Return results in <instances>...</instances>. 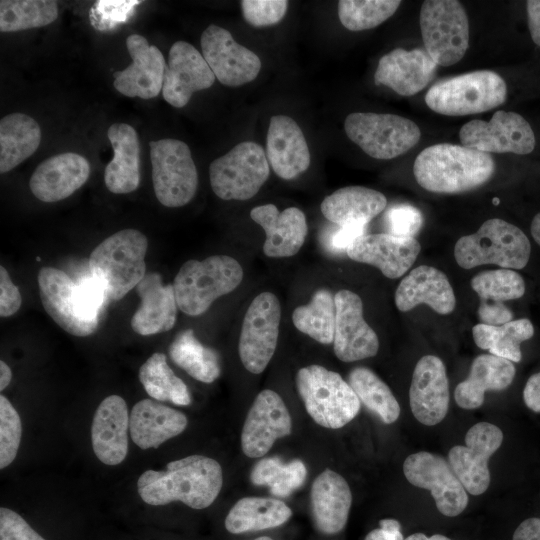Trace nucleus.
I'll return each instance as SVG.
<instances>
[{
	"instance_id": "nucleus-1",
	"label": "nucleus",
	"mask_w": 540,
	"mask_h": 540,
	"mask_svg": "<svg viewBox=\"0 0 540 540\" xmlns=\"http://www.w3.org/2000/svg\"><path fill=\"white\" fill-rule=\"evenodd\" d=\"M223 484L220 464L203 455L171 461L165 470H146L137 481L141 499L153 506L180 501L193 509L209 507Z\"/></svg>"
},
{
	"instance_id": "nucleus-2",
	"label": "nucleus",
	"mask_w": 540,
	"mask_h": 540,
	"mask_svg": "<svg viewBox=\"0 0 540 540\" xmlns=\"http://www.w3.org/2000/svg\"><path fill=\"white\" fill-rule=\"evenodd\" d=\"M37 282L42 305L59 327L78 337L95 332L107 298L92 277L76 284L63 270L43 267Z\"/></svg>"
},
{
	"instance_id": "nucleus-3",
	"label": "nucleus",
	"mask_w": 540,
	"mask_h": 540,
	"mask_svg": "<svg viewBox=\"0 0 540 540\" xmlns=\"http://www.w3.org/2000/svg\"><path fill=\"white\" fill-rule=\"evenodd\" d=\"M417 183L434 193H461L486 183L495 172L490 154L442 143L422 150L413 165Z\"/></svg>"
},
{
	"instance_id": "nucleus-4",
	"label": "nucleus",
	"mask_w": 540,
	"mask_h": 540,
	"mask_svg": "<svg viewBox=\"0 0 540 540\" xmlns=\"http://www.w3.org/2000/svg\"><path fill=\"white\" fill-rule=\"evenodd\" d=\"M147 248V237L136 229L120 230L95 247L89 268L107 299H122L145 277Z\"/></svg>"
},
{
	"instance_id": "nucleus-5",
	"label": "nucleus",
	"mask_w": 540,
	"mask_h": 540,
	"mask_svg": "<svg viewBox=\"0 0 540 540\" xmlns=\"http://www.w3.org/2000/svg\"><path fill=\"white\" fill-rule=\"evenodd\" d=\"M243 275L240 263L227 255L186 261L172 284L178 309L189 316L203 314L217 298L236 289Z\"/></svg>"
},
{
	"instance_id": "nucleus-6",
	"label": "nucleus",
	"mask_w": 540,
	"mask_h": 540,
	"mask_svg": "<svg viewBox=\"0 0 540 540\" xmlns=\"http://www.w3.org/2000/svg\"><path fill=\"white\" fill-rule=\"evenodd\" d=\"M531 245L517 226L498 218L486 220L473 234L462 236L454 257L463 269L495 264L504 269H522L530 258Z\"/></svg>"
},
{
	"instance_id": "nucleus-7",
	"label": "nucleus",
	"mask_w": 540,
	"mask_h": 540,
	"mask_svg": "<svg viewBox=\"0 0 540 540\" xmlns=\"http://www.w3.org/2000/svg\"><path fill=\"white\" fill-rule=\"evenodd\" d=\"M296 386L307 413L322 427L339 429L360 411V400L349 383L321 365L299 369Z\"/></svg>"
},
{
	"instance_id": "nucleus-8",
	"label": "nucleus",
	"mask_w": 540,
	"mask_h": 540,
	"mask_svg": "<svg viewBox=\"0 0 540 540\" xmlns=\"http://www.w3.org/2000/svg\"><path fill=\"white\" fill-rule=\"evenodd\" d=\"M507 86L491 70H477L434 84L425 95L427 106L442 115L482 113L505 102Z\"/></svg>"
},
{
	"instance_id": "nucleus-9",
	"label": "nucleus",
	"mask_w": 540,
	"mask_h": 540,
	"mask_svg": "<svg viewBox=\"0 0 540 540\" xmlns=\"http://www.w3.org/2000/svg\"><path fill=\"white\" fill-rule=\"evenodd\" d=\"M424 49L440 66L460 61L469 45V22L456 0H426L420 10Z\"/></svg>"
},
{
	"instance_id": "nucleus-10",
	"label": "nucleus",
	"mask_w": 540,
	"mask_h": 540,
	"mask_svg": "<svg viewBox=\"0 0 540 540\" xmlns=\"http://www.w3.org/2000/svg\"><path fill=\"white\" fill-rule=\"evenodd\" d=\"M270 175L264 149L245 141L215 159L209 167L213 192L223 200L244 201L255 196Z\"/></svg>"
},
{
	"instance_id": "nucleus-11",
	"label": "nucleus",
	"mask_w": 540,
	"mask_h": 540,
	"mask_svg": "<svg viewBox=\"0 0 540 540\" xmlns=\"http://www.w3.org/2000/svg\"><path fill=\"white\" fill-rule=\"evenodd\" d=\"M149 146L158 201L170 208L188 204L198 187V173L188 145L177 139H161L151 141Z\"/></svg>"
},
{
	"instance_id": "nucleus-12",
	"label": "nucleus",
	"mask_w": 540,
	"mask_h": 540,
	"mask_svg": "<svg viewBox=\"0 0 540 540\" xmlns=\"http://www.w3.org/2000/svg\"><path fill=\"white\" fill-rule=\"evenodd\" d=\"M348 138L375 159H392L414 147L419 127L411 120L393 114L351 113L344 122Z\"/></svg>"
},
{
	"instance_id": "nucleus-13",
	"label": "nucleus",
	"mask_w": 540,
	"mask_h": 540,
	"mask_svg": "<svg viewBox=\"0 0 540 540\" xmlns=\"http://www.w3.org/2000/svg\"><path fill=\"white\" fill-rule=\"evenodd\" d=\"M280 319V302L273 293L262 292L250 303L238 344L241 362L250 373H262L273 357Z\"/></svg>"
},
{
	"instance_id": "nucleus-14",
	"label": "nucleus",
	"mask_w": 540,
	"mask_h": 540,
	"mask_svg": "<svg viewBox=\"0 0 540 540\" xmlns=\"http://www.w3.org/2000/svg\"><path fill=\"white\" fill-rule=\"evenodd\" d=\"M463 146L484 153L529 154L535 147L530 124L518 113L496 111L490 121L479 119L464 124L459 132Z\"/></svg>"
},
{
	"instance_id": "nucleus-15",
	"label": "nucleus",
	"mask_w": 540,
	"mask_h": 540,
	"mask_svg": "<svg viewBox=\"0 0 540 540\" xmlns=\"http://www.w3.org/2000/svg\"><path fill=\"white\" fill-rule=\"evenodd\" d=\"M403 473L409 483L431 492L441 514L455 517L467 507V491L443 457L426 451L413 453L405 459Z\"/></svg>"
},
{
	"instance_id": "nucleus-16",
	"label": "nucleus",
	"mask_w": 540,
	"mask_h": 540,
	"mask_svg": "<svg viewBox=\"0 0 540 540\" xmlns=\"http://www.w3.org/2000/svg\"><path fill=\"white\" fill-rule=\"evenodd\" d=\"M503 441L499 427L489 422L473 425L465 435V446L457 445L448 453L449 464L466 491L484 493L490 484L489 458Z\"/></svg>"
},
{
	"instance_id": "nucleus-17",
	"label": "nucleus",
	"mask_w": 540,
	"mask_h": 540,
	"mask_svg": "<svg viewBox=\"0 0 540 540\" xmlns=\"http://www.w3.org/2000/svg\"><path fill=\"white\" fill-rule=\"evenodd\" d=\"M202 55L218 81L237 87L253 81L261 70L260 58L235 42L231 33L217 25H209L202 33Z\"/></svg>"
},
{
	"instance_id": "nucleus-18",
	"label": "nucleus",
	"mask_w": 540,
	"mask_h": 540,
	"mask_svg": "<svg viewBox=\"0 0 540 540\" xmlns=\"http://www.w3.org/2000/svg\"><path fill=\"white\" fill-rule=\"evenodd\" d=\"M336 319L333 348L343 362L373 357L379 349L375 331L363 317V302L350 290H340L335 296Z\"/></svg>"
},
{
	"instance_id": "nucleus-19",
	"label": "nucleus",
	"mask_w": 540,
	"mask_h": 540,
	"mask_svg": "<svg viewBox=\"0 0 540 540\" xmlns=\"http://www.w3.org/2000/svg\"><path fill=\"white\" fill-rule=\"evenodd\" d=\"M291 429V416L280 395L270 389L262 390L243 425L242 451L249 458L262 457L277 439L289 435Z\"/></svg>"
},
{
	"instance_id": "nucleus-20",
	"label": "nucleus",
	"mask_w": 540,
	"mask_h": 540,
	"mask_svg": "<svg viewBox=\"0 0 540 540\" xmlns=\"http://www.w3.org/2000/svg\"><path fill=\"white\" fill-rule=\"evenodd\" d=\"M215 78L203 55L192 44L177 41L169 51L163 98L173 107H184L194 92L208 89Z\"/></svg>"
},
{
	"instance_id": "nucleus-21",
	"label": "nucleus",
	"mask_w": 540,
	"mask_h": 540,
	"mask_svg": "<svg viewBox=\"0 0 540 540\" xmlns=\"http://www.w3.org/2000/svg\"><path fill=\"white\" fill-rule=\"evenodd\" d=\"M126 47L132 63L114 73L115 89L127 97L151 99L158 96L166 69L162 52L138 34L127 37Z\"/></svg>"
},
{
	"instance_id": "nucleus-22",
	"label": "nucleus",
	"mask_w": 540,
	"mask_h": 540,
	"mask_svg": "<svg viewBox=\"0 0 540 540\" xmlns=\"http://www.w3.org/2000/svg\"><path fill=\"white\" fill-rule=\"evenodd\" d=\"M410 408L422 424L433 426L446 416L449 382L445 365L434 355H425L415 365L409 390Z\"/></svg>"
},
{
	"instance_id": "nucleus-23",
	"label": "nucleus",
	"mask_w": 540,
	"mask_h": 540,
	"mask_svg": "<svg viewBox=\"0 0 540 540\" xmlns=\"http://www.w3.org/2000/svg\"><path fill=\"white\" fill-rule=\"evenodd\" d=\"M420 250L415 238L378 233L359 237L346 254L356 262L377 267L387 278L396 279L413 265Z\"/></svg>"
},
{
	"instance_id": "nucleus-24",
	"label": "nucleus",
	"mask_w": 540,
	"mask_h": 540,
	"mask_svg": "<svg viewBox=\"0 0 540 540\" xmlns=\"http://www.w3.org/2000/svg\"><path fill=\"white\" fill-rule=\"evenodd\" d=\"M90 175L88 160L77 153L67 152L47 158L30 177L29 187L42 202L61 201L78 190Z\"/></svg>"
},
{
	"instance_id": "nucleus-25",
	"label": "nucleus",
	"mask_w": 540,
	"mask_h": 540,
	"mask_svg": "<svg viewBox=\"0 0 540 540\" xmlns=\"http://www.w3.org/2000/svg\"><path fill=\"white\" fill-rule=\"evenodd\" d=\"M436 62L425 49L397 48L383 55L374 74L376 85H385L402 96H411L434 78Z\"/></svg>"
},
{
	"instance_id": "nucleus-26",
	"label": "nucleus",
	"mask_w": 540,
	"mask_h": 540,
	"mask_svg": "<svg viewBox=\"0 0 540 540\" xmlns=\"http://www.w3.org/2000/svg\"><path fill=\"white\" fill-rule=\"evenodd\" d=\"M128 408L118 395L103 399L97 407L91 425V442L96 457L104 464H120L128 453Z\"/></svg>"
},
{
	"instance_id": "nucleus-27",
	"label": "nucleus",
	"mask_w": 540,
	"mask_h": 540,
	"mask_svg": "<svg viewBox=\"0 0 540 540\" xmlns=\"http://www.w3.org/2000/svg\"><path fill=\"white\" fill-rule=\"evenodd\" d=\"M250 217L265 231L263 252L266 256L290 257L303 246L308 226L300 209L289 207L280 212L275 205L265 204L253 208Z\"/></svg>"
},
{
	"instance_id": "nucleus-28",
	"label": "nucleus",
	"mask_w": 540,
	"mask_h": 540,
	"mask_svg": "<svg viewBox=\"0 0 540 540\" xmlns=\"http://www.w3.org/2000/svg\"><path fill=\"white\" fill-rule=\"evenodd\" d=\"M267 159L277 176L291 180L310 166V152L304 134L291 117L275 115L267 132Z\"/></svg>"
},
{
	"instance_id": "nucleus-29",
	"label": "nucleus",
	"mask_w": 540,
	"mask_h": 540,
	"mask_svg": "<svg viewBox=\"0 0 540 540\" xmlns=\"http://www.w3.org/2000/svg\"><path fill=\"white\" fill-rule=\"evenodd\" d=\"M422 303L442 315L451 313L456 305L455 294L447 276L439 269L427 265L411 270L395 292V304L401 312L410 311Z\"/></svg>"
},
{
	"instance_id": "nucleus-30",
	"label": "nucleus",
	"mask_w": 540,
	"mask_h": 540,
	"mask_svg": "<svg viewBox=\"0 0 540 540\" xmlns=\"http://www.w3.org/2000/svg\"><path fill=\"white\" fill-rule=\"evenodd\" d=\"M136 291L141 303L131 319L133 331L148 336L172 329L178 308L173 285H163L161 276L152 272L145 275Z\"/></svg>"
},
{
	"instance_id": "nucleus-31",
	"label": "nucleus",
	"mask_w": 540,
	"mask_h": 540,
	"mask_svg": "<svg viewBox=\"0 0 540 540\" xmlns=\"http://www.w3.org/2000/svg\"><path fill=\"white\" fill-rule=\"evenodd\" d=\"M186 416L152 399L137 402L130 413L129 432L133 442L143 450L158 448L181 434L187 427Z\"/></svg>"
},
{
	"instance_id": "nucleus-32",
	"label": "nucleus",
	"mask_w": 540,
	"mask_h": 540,
	"mask_svg": "<svg viewBox=\"0 0 540 540\" xmlns=\"http://www.w3.org/2000/svg\"><path fill=\"white\" fill-rule=\"evenodd\" d=\"M352 503L347 481L337 472L325 469L311 487L312 516L317 529L336 534L346 525Z\"/></svg>"
},
{
	"instance_id": "nucleus-33",
	"label": "nucleus",
	"mask_w": 540,
	"mask_h": 540,
	"mask_svg": "<svg viewBox=\"0 0 540 540\" xmlns=\"http://www.w3.org/2000/svg\"><path fill=\"white\" fill-rule=\"evenodd\" d=\"M114 156L106 165L104 181L114 194L135 191L140 184V144L136 130L126 123H114L107 131Z\"/></svg>"
},
{
	"instance_id": "nucleus-34",
	"label": "nucleus",
	"mask_w": 540,
	"mask_h": 540,
	"mask_svg": "<svg viewBox=\"0 0 540 540\" xmlns=\"http://www.w3.org/2000/svg\"><path fill=\"white\" fill-rule=\"evenodd\" d=\"M514 364L492 354L477 356L470 368L468 377L460 382L454 391L457 405L471 410L482 406L486 391L506 389L515 377Z\"/></svg>"
},
{
	"instance_id": "nucleus-35",
	"label": "nucleus",
	"mask_w": 540,
	"mask_h": 540,
	"mask_svg": "<svg viewBox=\"0 0 540 540\" xmlns=\"http://www.w3.org/2000/svg\"><path fill=\"white\" fill-rule=\"evenodd\" d=\"M387 205L379 191L363 186L340 188L324 198L321 212L336 225L367 223L381 213Z\"/></svg>"
},
{
	"instance_id": "nucleus-36",
	"label": "nucleus",
	"mask_w": 540,
	"mask_h": 540,
	"mask_svg": "<svg viewBox=\"0 0 540 540\" xmlns=\"http://www.w3.org/2000/svg\"><path fill=\"white\" fill-rule=\"evenodd\" d=\"M41 129L30 116L12 113L0 121V173L11 171L39 147Z\"/></svg>"
},
{
	"instance_id": "nucleus-37",
	"label": "nucleus",
	"mask_w": 540,
	"mask_h": 540,
	"mask_svg": "<svg viewBox=\"0 0 540 540\" xmlns=\"http://www.w3.org/2000/svg\"><path fill=\"white\" fill-rule=\"evenodd\" d=\"M292 510L274 498L244 497L228 512L225 527L232 534L275 528L284 524Z\"/></svg>"
},
{
	"instance_id": "nucleus-38",
	"label": "nucleus",
	"mask_w": 540,
	"mask_h": 540,
	"mask_svg": "<svg viewBox=\"0 0 540 540\" xmlns=\"http://www.w3.org/2000/svg\"><path fill=\"white\" fill-rule=\"evenodd\" d=\"M534 335V327L527 318L511 320L500 326L476 324L472 328L475 344L490 354L511 362H520V345Z\"/></svg>"
},
{
	"instance_id": "nucleus-39",
	"label": "nucleus",
	"mask_w": 540,
	"mask_h": 540,
	"mask_svg": "<svg viewBox=\"0 0 540 540\" xmlns=\"http://www.w3.org/2000/svg\"><path fill=\"white\" fill-rule=\"evenodd\" d=\"M171 360L194 379L203 383H212L221 372L217 352L204 346L194 335L192 329H186L176 335L169 346Z\"/></svg>"
},
{
	"instance_id": "nucleus-40",
	"label": "nucleus",
	"mask_w": 540,
	"mask_h": 540,
	"mask_svg": "<svg viewBox=\"0 0 540 540\" xmlns=\"http://www.w3.org/2000/svg\"><path fill=\"white\" fill-rule=\"evenodd\" d=\"M139 380L153 399L181 406L191 403L188 387L174 374L163 353H153L141 365Z\"/></svg>"
},
{
	"instance_id": "nucleus-41",
	"label": "nucleus",
	"mask_w": 540,
	"mask_h": 540,
	"mask_svg": "<svg viewBox=\"0 0 540 540\" xmlns=\"http://www.w3.org/2000/svg\"><path fill=\"white\" fill-rule=\"evenodd\" d=\"M335 319V299L327 289L317 290L308 304L297 307L292 313L294 326L322 344L333 342Z\"/></svg>"
},
{
	"instance_id": "nucleus-42",
	"label": "nucleus",
	"mask_w": 540,
	"mask_h": 540,
	"mask_svg": "<svg viewBox=\"0 0 540 540\" xmlns=\"http://www.w3.org/2000/svg\"><path fill=\"white\" fill-rule=\"evenodd\" d=\"M348 383L370 411L385 424L395 422L400 415V406L391 389L372 370L356 367L348 375Z\"/></svg>"
},
{
	"instance_id": "nucleus-43",
	"label": "nucleus",
	"mask_w": 540,
	"mask_h": 540,
	"mask_svg": "<svg viewBox=\"0 0 540 540\" xmlns=\"http://www.w3.org/2000/svg\"><path fill=\"white\" fill-rule=\"evenodd\" d=\"M306 475L307 469L301 460L283 463L279 458L271 457L255 464L250 479L254 485L267 486L272 495L284 498L302 486Z\"/></svg>"
},
{
	"instance_id": "nucleus-44",
	"label": "nucleus",
	"mask_w": 540,
	"mask_h": 540,
	"mask_svg": "<svg viewBox=\"0 0 540 540\" xmlns=\"http://www.w3.org/2000/svg\"><path fill=\"white\" fill-rule=\"evenodd\" d=\"M58 17V5L52 0H1L0 30L16 32L51 24Z\"/></svg>"
},
{
	"instance_id": "nucleus-45",
	"label": "nucleus",
	"mask_w": 540,
	"mask_h": 540,
	"mask_svg": "<svg viewBox=\"0 0 540 540\" xmlns=\"http://www.w3.org/2000/svg\"><path fill=\"white\" fill-rule=\"evenodd\" d=\"M400 4L398 0H341L338 2V16L348 30L362 31L383 23Z\"/></svg>"
},
{
	"instance_id": "nucleus-46",
	"label": "nucleus",
	"mask_w": 540,
	"mask_h": 540,
	"mask_svg": "<svg viewBox=\"0 0 540 540\" xmlns=\"http://www.w3.org/2000/svg\"><path fill=\"white\" fill-rule=\"evenodd\" d=\"M470 284L481 301L499 303L521 298L526 288L518 272L504 268L480 272L472 278Z\"/></svg>"
},
{
	"instance_id": "nucleus-47",
	"label": "nucleus",
	"mask_w": 540,
	"mask_h": 540,
	"mask_svg": "<svg viewBox=\"0 0 540 540\" xmlns=\"http://www.w3.org/2000/svg\"><path fill=\"white\" fill-rule=\"evenodd\" d=\"M22 434L21 419L9 400L0 396V468L9 466L15 459Z\"/></svg>"
},
{
	"instance_id": "nucleus-48",
	"label": "nucleus",
	"mask_w": 540,
	"mask_h": 540,
	"mask_svg": "<svg viewBox=\"0 0 540 540\" xmlns=\"http://www.w3.org/2000/svg\"><path fill=\"white\" fill-rule=\"evenodd\" d=\"M384 223L387 233L398 236L414 238L423 224L421 212L409 204H396L385 213Z\"/></svg>"
},
{
	"instance_id": "nucleus-49",
	"label": "nucleus",
	"mask_w": 540,
	"mask_h": 540,
	"mask_svg": "<svg viewBox=\"0 0 540 540\" xmlns=\"http://www.w3.org/2000/svg\"><path fill=\"white\" fill-rule=\"evenodd\" d=\"M240 4L245 21L255 27L280 22L288 8L285 0H242Z\"/></svg>"
},
{
	"instance_id": "nucleus-50",
	"label": "nucleus",
	"mask_w": 540,
	"mask_h": 540,
	"mask_svg": "<svg viewBox=\"0 0 540 540\" xmlns=\"http://www.w3.org/2000/svg\"><path fill=\"white\" fill-rule=\"evenodd\" d=\"M139 3L141 1H98L90 10L91 24L98 30L111 28L124 21Z\"/></svg>"
},
{
	"instance_id": "nucleus-51",
	"label": "nucleus",
	"mask_w": 540,
	"mask_h": 540,
	"mask_svg": "<svg viewBox=\"0 0 540 540\" xmlns=\"http://www.w3.org/2000/svg\"><path fill=\"white\" fill-rule=\"evenodd\" d=\"M0 540H45L18 513L0 508Z\"/></svg>"
},
{
	"instance_id": "nucleus-52",
	"label": "nucleus",
	"mask_w": 540,
	"mask_h": 540,
	"mask_svg": "<svg viewBox=\"0 0 540 540\" xmlns=\"http://www.w3.org/2000/svg\"><path fill=\"white\" fill-rule=\"evenodd\" d=\"M337 226L327 233L325 247L332 253L341 254L346 253L347 249L365 234L367 223H349Z\"/></svg>"
},
{
	"instance_id": "nucleus-53",
	"label": "nucleus",
	"mask_w": 540,
	"mask_h": 540,
	"mask_svg": "<svg viewBox=\"0 0 540 540\" xmlns=\"http://www.w3.org/2000/svg\"><path fill=\"white\" fill-rule=\"evenodd\" d=\"M22 303L18 287L12 282L7 270L0 267V315L9 317L15 314Z\"/></svg>"
},
{
	"instance_id": "nucleus-54",
	"label": "nucleus",
	"mask_w": 540,
	"mask_h": 540,
	"mask_svg": "<svg viewBox=\"0 0 540 540\" xmlns=\"http://www.w3.org/2000/svg\"><path fill=\"white\" fill-rule=\"evenodd\" d=\"M478 316L482 324L500 326L511 321L513 313L503 303L480 301Z\"/></svg>"
},
{
	"instance_id": "nucleus-55",
	"label": "nucleus",
	"mask_w": 540,
	"mask_h": 540,
	"mask_svg": "<svg viewBox=\"0 0 540 540\" xmlns=\"http://www.w3.org/2000/svg\"><path fill=\"white\" fill-rule=\"evenodd\" d=\"M380 528L370 531L364 540H404L401 525L395 519H382Z\"/></svg>"
},
{
	"instance_id": "nucleus-56",
	"label": "nucleus",
	"mask_w": 540,
	"mask_h": 540,
	"mask_svg": "<svg viewBox=\"0 0 540 540\" xmlns=\"http://www.w3.org/2000/svg\"><path fill=\"white\" fill-rule=\"evenodd\" d=\"M525 405L534 412H540V371L527 380L523 390Z\"/></svg>"
},
{
	"instance_id": "nucleus-57",
	"label": "nucleus",
	"mask_w": 540,
	"mask_h": 540,
	"mask_svg": "<svg viewBox=\"0 0 540 540\" xmlns=\"http://www.w3.org/2000/svg\"><path fill=\"white\" fill-rule=\"evenodd\" d=\"M512 540H540V518L522 521L514 531Z\"/></svg>"
},
{
	"instance_id": "nucleus-58",
	"label": "nucleus",
	"mask_w": 540,
	"mask_h": 540,
	"mask_svg": "<svg viewBox=\"0 0 540 540\" xmlns=\"http://www.w3.org/2000/svg\"><path fill=\"white\" fill-rule=\"evenodd\" d=\"M528 27L533 42L540 46V0H529L526 3Z\"/></svg>"
},
{
	"instance_id": "nucleus-59",
	"label": "nucleus",
	"mask_w": 540,
	"mask_h": 540,
	"mask_svg": "<svg viewBox=\"0 0 540 540\" xmlns=\"http://www.w3.org/2000/svg\"><path fill=\"white\" fill-rule=\"evenodd\" d=\"M12 372L9 366L3 361H0V390L3 391L10 383Z\"/></svg>"
},
{
	"instance_id": "nucleus-60",
	"label": "nucleus",
	"mask_w": 540,
	"mask_h": 540,
	"mask_svg": "<svg viewBox=\"0 0 540 540\" xmlns=\"http://www.w3.org/2000/svg\"><path fill=\"white\" fill-rule=\"evenodd\" d=\"M530 230L533 239L540 246V212L534 216L531 222Z\"/></svg>"
},
{
	"instance_id": "nucleus-61",
	"label": "nucleus",
	"mask_w": 540,
	"mask_h": 540,
	"mask_svg": "<svg viewBox=\"0 0 540 540\" xmlns=\"http://www.w3.org/2000/svg\"><path fill=\"white\" fill-rule=\"evenodd\" d=\"M404 540H451V539L441 534H435L428 537L423 533H414V534L409 535Z\"/></svg>"
},
{
	"instance_id": "nucleus-62",
	"label": "nucleus",
	"mask_w": 540,
	"mask_h": 540,
	"mask_svg": "<svg viewBox=\"0 0 540 540\" xmlns=\"http://www.w3.org/2000/svg\"><path fill=\"white\" fill-rule=\"evenodd\" d=\"M255 540H273V539L267 536H262V537L256 538Z\"/></svg>"
}]
</instances>
